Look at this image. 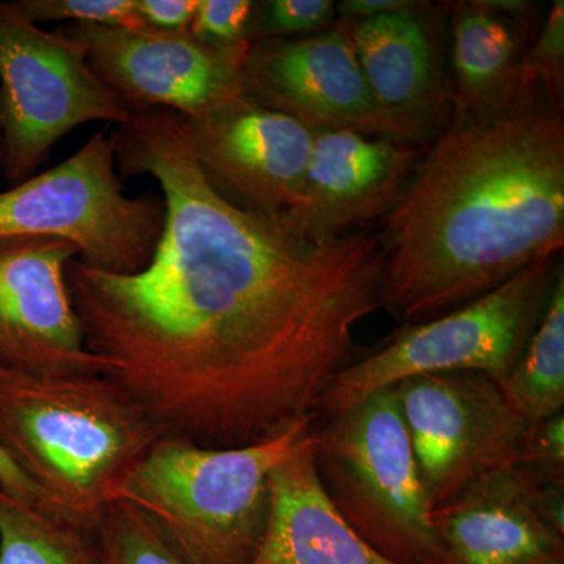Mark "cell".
<instances>
[{"instance_id": "ba28073f", "label": "cell", "mask_w": 564, "mask_h": 564, "mask_svg": "<svg viewBox=\"0 0 564 564\" xmlns=\"http://www.w3.org/2000/svg\"><path fill=\"white\" fill-rule=\"evenodd\" d=\"M132 115L96 76L80 43L62 29L43 31L14 2H0V169L11 185L36 174L79 126H122Z\"/></svg>"}, {"instance_id": "603a6c76", "label": "cell", "mask_w": 564, "mask_h": 564, "mask_svg": "<svg viewBox=\"0 0 564 564\" xmlns=\"http://www.w3.org/2000/svg\"><path fill=\"white\" fill-rule=\"evenodd\" d=\"M521 84H538L552 102L563 107L564 2L555 0L522 61Z\"/></svg>"}, {"instance_id": "8fae6325", "label": "cell", "mask_w": 564, "mask_h": 564, "mask_svg": "<svg viewBox=\"0 0 564 564\" xmlns=\"http://www.w3.org/2000/svg\"><path fill=\"white\" fill-rule=\"evenodd\" d=\"M242 93L311 131H348L413 143L375 99L345 20L310 36L251 43Z\"/></svg>"}, {"instance_id": "9a60e30c", "label": "cell", "mask_w": 564, "mask_h": 564, "mask_svg": "<svg viewBox=\"0 0 564 564\" xmlns=\"http://www.w3.org/2000/svg\"><path fill=\"white\" fill-rule=\"evenodd\" d=\"M425 147L348 131H314L302 198L288 217L315 240L364 231L395 206Z\"/></svg>"}, {"instance_id": "52a82bcc", "label": "cell", "mask_w": 564, "mask_h": 564, "mask_svg": "<svg viewBox=\"0 0 564 564\" xmlns=\"http://www.w3.org/2000/svg\"><path fill=\"white\" fill-rule=\"evenodd\" d=\"M165 214L161 196L124 192L113 135L99 132L54 169L0 192V239L65 240L85 265L131 274L151 262Z\"/></svg>"}, {"instance_id": "f546056e", "label": "cell", "mask_w": 564, "mask_h": 564, "mask_svg": "<svg viewBox=\"0 0 564 564\" xmlns=\"http://www.w3.org/2000/svg\"><path fill=\"white\" fill-rule=\"evenodd\" d=\"M545 564H564V558L554 560V562H549V563H545Z\"/></svg>"}, {"instance_id": "7a4b0ae2", "label": "cell", "mask_w": 564, "mask_h": 564, "mask_svg": "<svg viewBox=\"0 0 564 564\" xmlns=\"http://www.w3.org/2000/svg\"><path fill=\"white\" fill-rule=\"evenodd\" d=\"M380 299L402 325L473 302L564 247V118L538 84L451 120L381 218Z\"/></svg>"}, {"instance_id": "4316f807", "label": "cell", "mask_w": 564, "mask_h": 564, "mask_svg": "<svg viewBox=\"0 0 564 564\" xmlns=\"http://www.w3.org/2000/svg\"><path fill=\"white\" fill-rule=\"evenodd\" d=\"M137 13L148 28L188 31L198 0H135Z\"/></svg>"}, {"instance_id": "7402d4cb", "label": "cell", "mask_w": 564, "mask_h": 564, "mask_svg": "<svg viewBox=\"0 0 564 564\" xmlns=\"http://www.w3.org/2000/svg\"><path fill=\"white\" fill-rule=\"evenodd\" d=\"M336 2L333 0H267L254 3L247 40H284L296 35H314L334 24Z\"/></svg>"}, {"instance_id": "6da1fadb", "label": "cell", "mask_w": 564, "mask_h": 564, "mask_svg": "<svg viewBox=\"0 0 564 564\" xmlns=\"http://www.w3.org/2000/svg\"><path fill=\"white\" fill-rule=\"evenodd\" d=\"M111 135L122 176L158 181L166 214L140 272L66 267L102 377L161 436L202 447H247L315 421L322 393L358 359L356 328L381 307L377 234L315 240L288 214L228 202L176 111H135Z\"/></svg>"}, {"instance_id": "5b68a950", "label": "cell", "mask_w": 564, "mask_h": 564, "mask_svg": "<svg viewBox=\"0 0 564 564\" xmlns=\"http://www.w3.org/2000/svg\"><path fill=\"white\" fill-rule=\"evenodd\" d=\"M311 432L323 489L367 544L395 564H448L393 388Z\"/></svg>"}, {"instance_id": "3957f363", "label": "cell", "mask_w": 564, "mask_h": 564, "mask_svg": "<svg viewBox=\"0 0 564 564\" xmlns=\"http://www.w3.org/2000/svg\"><path fill=\"white\" fill-rule=\"evenodd\" d=\"M159 437L139 404L102 375L0 370V451L52 513L87 532Z\"/></svg>"}, {"instance_id": "8992f818", "label": "cell", "mask_w": 564, "mask_h": 564, "mask_svg": "<svg viewBox=\"0 0 564 564\" xmlns=\"http://www.w3.org/2000/svg\"><path fill=\"white\" fill-rule=\"evenodd\" d=\"M562 259L549 256L462 307L404 325L333 378L315 406L332 419L417 375L477 372L503 383L533 336Z\"/></svg>"}, {"instance_id": "d4e9b609", "label": "cell", "mask_w": 564, "mask_h": 564, "mask_svg": "<svg viewBox=\"0 0 564 564\" xmlns=\"http://www.w3.org/2000/svg\"><path fill=\"white\" fill-rule=\"evenodd\" d=\"M252 9L251 0H198L188 31L209 46H237L248 41Z\"/></svg>"}, {"instance_id": "2e32d148", "label": "cell", "mask_w": 564, "mask_h": 564, "mask_svg": "<svg viewBox=\"0 0 564 564\" xmlns=\"http://www.w3.org/2000/svg\"><path fill=\"white\" fill-rule=\"evenodd\" d=\"M430 2L369 20L348 21L356 57L381 109L415 144L451 120L440 29Z\"/></svg>"}, {"instance_id": "30bf717a", "label": "cell", "mask_w": 564, "mask_h": 564, "mask_svg": "<svg viewBox=\"0 0 564 564\" xmlns=\"http://www.w3.org/2000/svg\"><path fill=\"white\" fill-rule=\"evenodd\" d=\"M87 51L96 76L129 109L172 110L193 120L242 95L250 44L215 47L191 31L69 24L62 29Z\"/></svg>"}, {"instance_id": "5bb4252c", "label": "cell", "mask_w": 564, "mask_h": 564, "mask_svg": "<svg viewBox=\"0 0 564 564\" xmlns=\"http://www.w3.org/2000/svg\"><path fill=\"white\" fill-rule=\"evenodd\" d=\"M563 484L519 463L481 475L432 511L448 564L564 558Z\"/></svg>"}, {"instance_id": "9c48e42d", "label": "cell", "mask_w": 564, "mask_h": 564, "mask_svg": "<svg viewBox=\"0 0 564 564\" xmlns=\"http://www.w3.org/2000/svg\"><path fill=\"white\" fill-rule=\"evenodd\" d=\"M430 510L518 463L527 423L485 373L417 375L393 386Z\"/></svg>"}, {"instance_id": "4fadbf2b", "label": "cell", "mask_w": 564, "mask_h": 564, "mask_svg": "<svg viewBox=\"0 0 564 564\" xmlns=\"http://www.w3.org/2000/svg\"><path fill=\"white\" fill-rule=\"evenodd\" d=\"M184 120L199 170L228 202L261 214L295 209L314 131L243 93L203 117Z\"/></svg>"}, {"instance_id": "d6986e66", "label": "cell", "mask_w": 564, "mask_h": 564, "mask_svg": "<svg viewBox=\"0 0 564 564\" xmlns=\"http://www.w3.org/2000/svg\"><path fill=\"white\" fill-rule=\"evenodd\" d=\"M502 386L508 403L530 425L563 413L564 273L560 263L547 304L524 352Z\"/></svg>"}, {"instance_id": "f1b7e54d", "label": "cell", "mask_w": 564, "mask_h": 564, "mask_svg": "<svg viewBox=\"0 0 564 564\" xmlns=\"http://www.w3.org/2000/svg\"><path fill=\"white\" fill-rule=\"evenodd\" d=\"M413 0H343L337 3V20L361 21L411 6Z\"/></svg>"}, {"instance_id": "ffe728a7", "label": "cell", "mask_w": 564, "mask_h": 564, "mask_svg": "<svg viewBox=\"0 0 564 564\" xmlns=\"http://www.w3.org/2000/svg\"><path fill=\"white\" fill-rule=\"evenodd\" d=\"M0 564H101L95 536L0 486Z\"/></svg>"}, {"instance_id": "cb8c5ba5", "label": "cell", "mask_w": 564, "mask_h": 564, "mask_svg": "<svg viewBox=\"0 0 564 564\" xmlns=\"http://www.w3.org/2000/svg\"><path fill=\"white\" fill-rule=\"evenodd\" d=\"M14 6L35 24L69 21L104 28H141L135 0H14Z\"/></svg>"}, {"instance_id": "44dd1931", "label": "cell", "mask_w": 564, "mask_h": 564, "mask_svg": "<svg viewBox=\"0 0 564 564\" xmlns=\"http://www.w3.org/2000/svg\"><path fill=\"white\" fill-rule=\"evenodd\" d=\"M101 564H184L131 505L110 503L95 532Z\"/></svg>"}, {"instance_id": "277c9868", "label": "cell", "mask_w": 564, "mask_h": 564, "mask_svg": "<svg viewBox=\"0 0 564 564\" xmlns=\"http://www.w3.org/2000/svg\"><path fill=\"white\" fill-rule=\"evenodd\" d=\"M314 421L236 448L161 436L118 489L184 564H250L269 519V478ZM115 500V502H117Z\"/></svg>"}, {"instance_id": "484cf974", "label": "cell", "mask_w": 564, "mask_h": 564, "mask_svg": "<svg viewBox=\"0 0 564 564\" xmlns=\"http://www.w3.org/2000/svg\"><path fill=\"white\" fill-rule=\"evenodd\" d=\"M518 463L547 480L564 481V411L525 426Z\"/></svg>"}, {"instance_id": "ac0fdd59", "label": "cell", "mask_w": 564, "mask_h": 564, "mask_svg": "<svg viewBox=\"0 0 564 564\" xmlns=\"http://www.w3.org/2000/svg\"><path fill=\"white\" fill-rule=\"evenodd\" d=\"M448 6L452 110L470 117L496 113L510 106L521 90L533 3L470 0Z\"/></svg>"}, {"instance_id": "e0dca14e", "label": "cell", "mask_w": 564, "mask_h": 564, "mask_svg": "<svg viewBox=\"0 0 564 564\" xmlns=\"http://www.w3.org/2000/svg\"><path fill=\"white\" fill-rule=\"evenodd\" d=\"M269 494L265 532L250 564H395L367 544L326 496L313 432L270 475Z\"/></svg>"}, {"instance_id": "83f0119b", "label": "cell", "mask_w": 564, "mask_h": 564, "mask_svg": "<svg viewBox=\"0 0 564 564\" xmlns=\"http://www.w3.org/2000/svg\"><path fill=\"white\" fill-rule=\"evenodd\" d=\"M0 486H2L6 491H9L11 496L18 497L22 502L54 514L50 510V507H47L44 497L41 496L39 489L35 488V485L18 469L17 464L11 462L9 456L3 454L2 451H0Z\"/></svg>"}, {"instance_id": "7c38bea8", "label": "cell", "mask_w": 564, "mask_h": 564, "mask_svg": "<svg viewBox=\"0 0 564 564\" xmlns=\"http://www.w3.org/2000/svg\"><path fill=\"white\" fill-rule=\"evenodd\" d=\"M79 251L51 237L0 239V369L33 377L101 375L66 285Z\"/></svg>"}]
</instances>
